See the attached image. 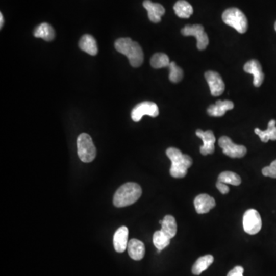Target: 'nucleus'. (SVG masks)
Instances as JSON below:
<instances>
[{
    "instance_id": "nucleus-1",
    "label": "nucleus",
    "mask_w": 276,
    "mask_h": 276,
    "mask_svg": "<svg viewBox=\"0 0 276 276\" xmlns=\"http://www.w3.org/2000/svg\"><path fill=\"white\" fill-rule=\"evenodd\" d=\"M114 46L118 53L128 58L130 64L134 68L141 66L144 62V53L141 45L130 38L117 39Z\"/></svg>"
},
{
    "instance_id": "nucleus-2",
    "label": "nucleus",
    "mask_w": 276,
    "mask_h": 276,
    "mask_svg": "<svg viewBox=\"0 0 276 276\" xmlns=\"http://www.w3.org/2000/svg\"><path fill=\"white\" fill-rule=\"evenodd\" d=\"M166 154L171 161L170 175L174 178H184L187 174V170L193 164V159L175 147L167 149Z\"/></svg>"
},
{
    "instance_id": "nucleus-3",
    "label": "nucleus",
    "mask_w": 276,
    "mask_h": 276,
    "mask_svg": "<svg viewBox=\"0 0 276 276\" xmlns=\"http://www.w3.org/2000/svg\"><path fill=\"white\" fill-rule=\"evenodd\" d=\"M142 194V189L139 184L127 183L117 189L113 199L116 207H124L137 202Z\"/></svg>"
},
{
    "instance_id": "nucleus-4",
    "label": "nucleus",
    "mask_w": 276,
    "mask_h": 276,
    "mask_svg": "<svg viewBox=\"0 0 276 276\" xmlns=\"http://www.w3.org/2000/svg\"><path fill=\"white\" fill-rule=\"evenodd\" d=\"M222 21L227 25L234 28L238 33H245L248 30L246 16L237 8H230L222 13Z\"/></svg>"
},
{
    "instance_id": "nucleus-5",
    "label": "nucleus",
    "mask_w": 276,
    "mask_h": 276,
    "mask_svg": "<svg viewBox=\"0 0 276 276\" xmlns=\"http://www.w3.org/2000/svg\"><path fill=\"white\" fill-rule=\"evenodd\" d=\"M78 155L84 163L94 161L96 157V147L89 134H81L77 139Z\"/></svg>"
},
{
    "instance_id": "nucleus-6",
    "label": "nucleus",
    "mask_w": 276,
    "mask_h": 276,
    "mask_svg": "<svg viewBox=\"0 0 276 276\" xmlns=\"http://www.w3.org/2000/svg\"><path fill=\"white\" fill-rule=\"evenodd\" d=\"M242 225L245 233L249 235L257 234L262 225V219L259 212L254 209L247 210L242 219Z\"/></svg>"
},
{
    "instance_id": "nucleus-7",
    "label": "nucleus",
    "mask_w": 276,
    "mask_h": 276,
    "mask_svg": "<svg viewBox=\"0 0 276 276\" xmlns=\"http://www.w3.org/2000/svg\"><path fill=\"white\" fill-rule=\"evenodd\" d=\"M159 114V108L157 104L152 102H144L138 104L131 111V118L134 122H139L144 115L156 117Z\"/></svg>"
},
{
    "instance_id": "nucleus-8",
    "label": "nucleus",
    "mask_w": 276,
    "mask_h": 276,
    "mask_svg": "<svg viewBox=\"0 0 276 276\" xmlns=\"http://www.w3.org/2000/svg\"><path fill=\"white\" fill-rule=\"evenodd\" d=\"M219 145L222 148L224 155L230 158H241L246 155L247 149L245 146L234 144L230 137L227 136L219 138Z\"/></svg>"
},
{
    "instance_id": "nucleus-9",
    "label": "nucleus",
    "mask_w": 276,
    "mask_h": 276,
    "mask_svg": "<svg viewBox=\"0 0 276 276\" xmlns=\"http://www.w3.org/2000/svg\"><path fill=\"white\" fill-rule=\"evenodd\" d=\"M181 33L184 36H194L196 39V46L199 50L207 48L209 44V38L204 31V28L201 25L186 26L181 30Z\"/></svg>"
},
{
    "instance_id": "nucleus-10",
    "label": "nucleus",
    "mask_w": 276,
    "mask_h": 276,
    "mask_svg": "<svg viewBox=\"0 0 276 276\" xmlns=\"http://www.w3.org/2000/svg\"><path fill=\"white\" fill-rule=\"evenodd\" d=\"M205 78L213 96H219L225 90V83L219 73L209 71L205 73Z\"/></svg>"
},
{
    "instance_id": "nucleus-11",
    "label": "nucleus",
    "mask_w": 276,
    "mask_h": 276,
    "mask_svg": "<svg viewBox=\"0 0 276 276\" xmlns=\"http://www.w3.org/2000/svg\"><path fill=\"white\" fill-rule=\"evenodd\" d=\"M196 136L203 140L204 145L201 146L200 153L206 156L207 155H212L214 153L215 142H216V137L213 131H204L202 130L198 129L196 131Z\"/></svg>"
},
{
    "instance_id": "nucleus-12",
    "label": "nucleus",
    "mask_w": 276,
    "mask_h": 276,
    "mask_svg": "<svg viewBox=\"0 0 276 276\" xmlns=\"http://www.w3.org/2000/svg\"><path fill=\"white\" fill-rule=\"evenodd\" d=\"M244 71L248 74H253L254 79H253V84L255 86L259 87L263 83L264 74L262 71V65H260L257 60L248 61V62L244 65Z\"/></svg>"
},
{
    "instance_id": "nucleus-13",
    "label": "nucleus",
    "mask_w": 276,
    "mask_h": 276,
    "mask_svg": "<svg viewBox=\"0 0 276 276\" xmlns=\"http://www.w3.org/2000/svg\"><path fill=\"white\" fill-rule=\"evenodd\" d=\"M194 206L196 213L204 214L209 213L216 206L214 198L208 194L198 195L194 199Z\"/></svg>"
},
{
    "instance_id": "nucleus-14",
    "label": "nucleus",
    "mask_w": 276,
    "mask_h": 276,
    "mask_svg": "<svg viewBox=\"0 0 276 276\" xmlns=\"http://www.w3.org/2000/svg\"><path fill=\"white\" fill-rule=\"evenodd\" d=\"M144 8L147 10L148 18L154 23H158L161 22V17L165 13V9L161 4H155L150 0H145L143 3Z\"/></svg>"
},
{
    "instance_id": "nucleus-15",
    "label": "nucleus",
    "mask_w": 276,
    "mask_h": 276,
    "mask_svg": "<svg viewBox=\"0 0 276 276\" xmlns=\"http://www.w3.org/2000/svg\"><path fill=\"white\" fill-rule=\"evenodd\" d=\"M128 229L121 227L115 232L113 238V243L116 252L121 253L126 250L128 245Z\"/></svg>"
},
{
    "instance_id": "nucleus-16",
    "label": "nucleus",
    "mask_w": 276,
    "mask_h": 276,
    "mask_svg": "<svg viewBox=\"0 0 276 276\" xmlns=\"http://www.w3.org/2000/svg\"><path fill=\"white\" fill-rule=\"evenodd\" d=\"M234 104L231 101H217L215 105H211L207 109L209 115L212 117H222L227 111L233 109Z\"/></svg>"
},
{
    "instance_id": "nucleus-17",
    "label": "nucleus",
    "mask_w": 276,
    "mask_h": 276,
    "mask_svg": "<svg viewBox=\"0 0 276 276\" xmlns=\"http://www.w3.org/2000/svg\"><path fill=\"white\" fill-rule=\"evenodd\" d=\"M128 254L134 260H141L145 255V246L141 241L137 239H132L128 242Z\"/></svg>"
},
{
    "instance_id": "nucleus-18",
    "label": "nucleus",
    "mask_w": 276,
    "mask_h": 276,
    "mask_svg": "<svg viewBox=\"0 0 276 276\" xmlns=\"http://www.w3.org/2000/svg\"><path fill=\"white\" fill-rule=\"evenodd\" d=\"M79 48L91 56H96L98 53L97 42L91 35H84L79 41Z\"/></svg>"
},
{
    "instance_id": "nucleus-19",
    "label": "nucleus",
    "mask_w": 276,
    "mask_h": 276,
    "mask_svg": "<svg viewBox=\"0 0 276 276\" xmlns=\"http://www.w3.org/2000/svg\"><path fill=\"white\" fill-rule=\"evenodd\" d=\"M34 36L36 38H41L47 42H51L56 37V32L52 26L47 22H43L35 29Z\"/></svg>"
},
{
    "instance_id": "nucleus-20",
    "label": "nucleus",
    "mask_w": 276,
    "mask_h": 276,
    "mask_svg": "<svg viewBox=\"0 0 276 276\" xmlns=\"http://www.w3.org/2000/svg\"><path fill=\"white\" fill-rule=\"evenodd\" d=\"M255 133L260 137L262 142L267 143L269 140L276 141V120H270L268 122V128L265 131L256 128Z\"/></svg>"
},
{
    "instance_id": "nucleus-21",
    "label": "nucleus",
    "mask_w": 276,
    "mask_h": 276,
    "mask_svg": "<svg viewBox=\"0 0 276 276\" xmlns=\"http://www.w3.org/2000/svg\"><path fill=\"white\" fill-rule=\"evenodd\" d=\"M161 231L170 239L174 237L178 232L176 219L171 215H167L161 222Z\"/></svg>"
},
{
    "instance_id": "nucleus-22",
    "label": "nucleus",
    "mask_w": 276,
    "mask_h": 276,
    "mask_svg": "<svg viewBox=\"0 0 276 276\" xmlns=\"http://www.w3.org/2000/svg\"><path fill=\"white\" fill-rule=\"evenodd\" d=\"M213 261H214V258L211 255H207V256L199 258L193 265L192 272L193 274L199 275L213 264Z\"/></svg>"
},
{
    "instance_id": "nucleus-23",
    "label": "nucleus",
    "mask_w": 276,
    "mask_h": 276,
    "mask_svg": "<svg viewBox=\"0 0 276 276\" xmlns=\"http://www.w3.org/2000/svg\"><path fill=\"white\" fill-rule=\"evenodd\" d=\"M175 13L178 17L182 19H188L193 13L192 6L185 0H179L173 7Z\"/></svg>"
},
{
    "instance_id": "nucleus-24",
    "label": "nucleus",
    "mask_w": 276,
    "mask_h": 276,
    "mask_svg": "<svg viewBox=\"0 0 276 276\" xmlns=\"http://www.w3.org/2000/svg\"><path fill=\"white\" fill-rule=\"evenodd\" d=\"M170 239H171L164 234L161 230L155 232L153 236V242L154 245L158 248V253H161V250L164 249L170 245Z\"/></svg>"
},
{
    "instance_id": "nucleus-25",
    "label": "nucleus",
    "mask_w": 276,
    "mask_h": 276,
    "mask_svg": "<svg viewBox=\"0 0 276 276\" xmlns=\"http://www.w3.org/2000/svg\"><path fill=\"white\" fill-rule=\"evenodd\" d=\"M170 62L168 56L164 53H156L150 59V65L154 68H168Z\"/></svg>"
},
{
    "instance_id": "nucleus-26",
    "label": "nucleus",
    "mask_w": 276,
    "mask_h": 276,
    "mask_svg": "<svg viewBox=\"0 0 276 276\" xmlns=\"http://www.w3.org/2000/svg\"><path fill=\"white\" fill-rule=\"evenodd\" d=\"M218 181H221L224 184H231L233 186L240 185L241 182H242L240 177L237 173L231 171L222 172L219 175Z\"/></svg>"
},
{
    "instance_id": "nucleus-27",
    "label": "nucleus",
    "mask_w": 276,
    "mask_h": 276,
    "mask_svg": "<svg viewBox=\"0 0 276 276\" xmlns=\"http://www.w3.org/2000/svg\"><path fill=\"white\" fill-rule=\"evenodd\" d=\"M168 68L170 69L169 79L170 82H173V83H178L181 82L184 78V71L182 68H180L174 62H170Z\"/></svg>"
},
{
    "instance_id": "nucleus-28",
    "label": "nucleus",
    "mask_w": 276,
    "mask_h": 276,
    "mask_svg": "<svg viewBox=\"0 0 276 276\" xmlns=\"http://www.w3.org/2000/svg\"><path fill=\"white\" fill-rule=\"evenodd\" d=\"M262 174L265 177L276 179V160H274L268 167H264L262 170Z\"/></svg>"
},
{
    "instance_id": "nucleus-29",
    "label": "nucleus",
    "mask_w": 276,
    "mask_h": 276,
    "mask_svg": "<svg viewBox=\"0 0 276 276\" xmlns=\"http://www.w3.org/2000/svg\"><path fill=\"white\" fill-rule=\"evenodd\" d=\"M244 268L242 266H236L228 273L227 276H243Z\"/></svg>"
},
{
    "instance_id": "nucleus-30",
    "label": "nucleus",
    "mask_w": 276,
    "mask_h": 276,
    "mask_svg": "<svg viewBox=\"0 0 276 276\" xmlns=\"http://www.w3.org/2000/svg\"><path fill=\"white\" fill-rule=\"evenodd\" d=\"M216 188L222 194H227L230 192V188H229L228 186L219 181H218L217 183H216Z\"/></svg>"
},
{
    "instance_id": "nucleus-31",
    "label": "nucleus",
    "mask_w": 276,
    "mask_h": 276,
    "mask_svg": "<svg viewBox=\"0 0 276 276\" xmlns=\"http://www.w3.org/2000/svg\"><path fill=\"white\" fill-rule=\"evenodd\" d=\"M4 25V18L3 13H0V28L2 29Z\"/></svg>"
},
{
    "instance_id": "nucleus-32",
    "label": "nucleus",
    "mask_w": 276,
    "mask_h": 276,
    "mask_svg": "<svg viewBox=\"0 0 276 276\" xmlns=\"http://www.w3.org/2000/svg\"><path fill=\"white\" fill-rule=\"evenodd\" d=\"M274 30H275L276 31V22L275 23H274Z\"/></svg>"
}]
</instances>
